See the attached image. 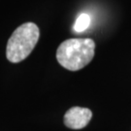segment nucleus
Masks as SVG:
<instances>
[{
    "label": "nucleus",
    "mask_w": 131,
    "mask_h": 131,
    "mask_svg": "<svg viewBox=\"0 0 131 131\" xmlns=\"http://www.w3.org/2000/svg\"><path fill=\"white\" fill-rule=\"evenodd\" d=\"M39 35V28L32 22H27L16 28L7 43L8 60L16 63L26 59L37 45Z\"/></svg>",
    "instance_id": "nucleus-2"
},
{
    "label": "nucleus",
    "mask_w": 131,
    "mask_h": 131,
    "mask_svg": "<svg viewBox=\"0 0 131 131\" xmlns=\"http://www.w3.org/2000/svg\"><path fill=\"white\" fill-rule=\"evenodd\" d=\"M95 43L91 38H71L57 48L56 58L60 64L70 71H77L88 65L94 56Z\"/></svg>",
    "instance_id": "nucleus-1"
},
{
    "label": "nucleus",
    "mask_w": 131,
    "mask_h": 131,
    "mask_svg": "<svg viewBox=\"0 0 131 131\" xmlns=\"http://www.w3.org/2000/svg\"><path fill=\"white\" fill-rule=\"evenodd\" d=\"M90 21H91V19L90 15H87V14H82V15H80L76 19V22H75L74 26H73L74 30L77 32L83 31V30H85L90 26Z\"/></svg>",
    "instance_id": "nucleus-4"
},
{
    "label": "nucleus",
    "mask_w": 131,
    "mask_h": 131,
    "mask_svg": "<svg viewBox=\"0 0 131 131\" xmlns=\"http://www.w3.org/2000/svg\"><path fill=\"white\" fill-rule=\"evenodd\" d=\"M92 112L89 108L73 107L66 111L64 115V124L72 129H81L90 122Z\"/></svg>",
    "instance_id": "nucleus-3"
}]
</instances>
